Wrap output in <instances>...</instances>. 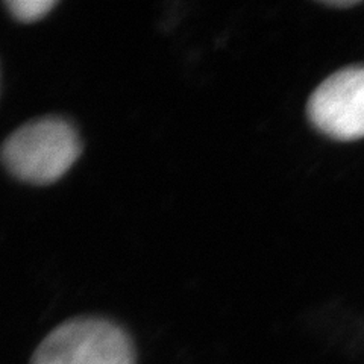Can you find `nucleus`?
Segmentation results:
<instances>
[{
  "instance_id": "39448f33",
  "label": "nucleus",
  "mask_w": 364,
  "mask_h": 364,
  "mask_svg": "<svg viewBox=\"0 0 364 364\" xmlns=\"http://www.w3.org/2000/svg\"><path fill=\"white\" fill-rule=\"evenodd\" d=\"M326 5L329 6H337V8H349V6H354V5H358L360 2H350V0H348V2H343V0H338V2H325Z\"/></svg>"
},
{
  "instance_id": "f257e3e1",
  "label": "nucleus",
  "mask_w": 364,
  "mask_h": 364,
  "mask_svg": "<svg viewBox=\"0 0 364 364\" xmlns=\"http://www.w3.org/2000/svg\"><path fill=\"white\" fill-rule=\"evenodd\" d=\"M81 154L73 124L58 116H44L20 124L2 144V163L14 178L29 184H52Z\"/></svg>"
},
{
  "instance_id": "7ed1b4c3",
  "label": "nucleus",
  "mask_w": 364,
  "mask_h": 364,
  "mask_svg": "<svg viewBox=\"0 0 364 364\" xmlns=\"http://www.w3.org/2000/svg\"><path fill=\"white\" fill-rule=\"evenodd\" d=\"M306 116L313 127L334 140L350 141L364 136V65H349L317 85Z\"/></svg>"
},
{
  "instance_id": "f03ea898",
  "label": "nucleus",
  "mask_w": 364,
  "mask_h": 364,
  "mask_svg": "<svg viewBox=\"0 0 364 364\" xmlns=\"http://www.w3.org/2000/svg\"><path fill=\"white\" fill-rule=\"evenodd\" d=\"M123 329L107 318L76 317L56 326L33 352L31 364H134Z\"/></svg>"
},
{
  "instance_id": "20e7f679",
  "label": "nucleus",
  "mask_w": 364,
  "mask_h": 364,
  "mask_svg": "<svg viewBox=\"0 0 364 364\" xmlns=\"http://www.w3.org/2000/svg\"><path fill=\"white\" fill-rule=\"evenodd\" d=\"M5 6L20 21H33L46 16L56 0H5Z\"/></svg>"
}]
</instances>
